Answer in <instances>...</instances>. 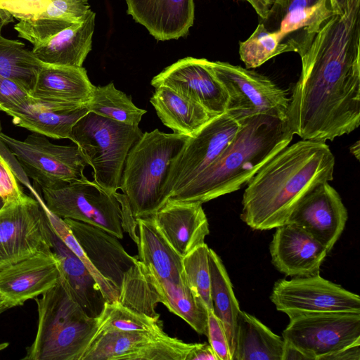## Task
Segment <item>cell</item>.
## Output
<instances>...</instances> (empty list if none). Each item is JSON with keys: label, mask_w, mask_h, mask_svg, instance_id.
<instances>
[{"label": "cell", "mask_w": 360, "mask_h": 360, "mask_svg": "<svg viewBox=\"0 0 360 360\" xmlns=\"http://www.w3.org/2000/svg\"><path fill=\"white\" fill-rule=\"evenodd\" d=\"M360 0L334 14L298 54L287 122L301 139L326 143L360 124Z\"/></svg>", "instance_id": "cell-1"}, {"label": "cell", "mask_w": 360, "mask_h": 360, "mask_svg": "<svg viewBox=\"0 0 360 360\" xmlns=\"http://www.w3.org/2000/svg\"><path fill=\"white\" fill-rule=\"evenodd\" d=\"M335 157L326 143L301 139L269 160L248 181L240 219L254 230L285 224L314 187L333 179Z\"/></svg>", "instance_id": "cell-2"}, {"label": "cell", "mask_w": 360, "mask_h": 360, "mask_svg": "<svg viewBox=\"0 0 360 360\" xmlns=\"http://www.w3.org/2000/svg\"><path fill=\"white\" fill-rule=\"evenodd\" d=\"M237 134L207 169L167 200L204 203L239 190L295 135L287 120L257 115L240 121Z\"/></svg>", "instance_id": "cell-3"}, {"label": "cell", "mask_w": 360, "mask_h": 360, "mask_svg": "<svg viewBox=\"0 0 360 360\" xmlns=\"http://www.w3.org/2000/svg\"><path fill=\"white\" fill-rule=\"evenodd\" d=\"M38 324L27 348V360H81L97 330V319L88 316L72 298L61 276L58 283L35 297Z\"/></svg>", "instance_id": "cell-4"}, {"label": "cell", "mask_w": 360, "mask_h": 360, "mask_svg": "<svg viewBox=\"0 0 360 360\" xmlns=\"http://www.w3.org/2000/svg\"><path fill=\"white\" fill-rule=\"evenodd\" d=\"M189 137L155 129L143 132L130 148L120 188L135 219L153 216L165 204L163 190L171 164Z\"/></svg>", "instance_id": "cell-5"}, {"label": "cell", "mask_w": 360, "mask_h": 360, "mask_svg": "<svg viewBox=\"0 0 360 360\" xmlns=\"http://www.w3.org/2000/svg\"><path fill=\"white\" fill-rule=\"evenodd\" d=\"M143 132L89 112L73 126L70 139L93 169L94 181L107 193L120 187L127 154Z\"/></svg>", "instance_id": "cell-6"}, {"label": "cell", "mask_w": 360, "mask_h": 360, "mask_svg": "<svg viewBox=\"0 0 360 360\" xmlns=\"http://www.w3.org/2000/svg\"><path fill=\"white\" fill-rule=\"evenodd\" d=\"M0 142L15 158L25 175L41 188L56 189L86 178L84 170L88 164L76 145L53 144L35 132L24 141L1 132Z\"/></svg>", "instance_id": "cell-7"}, {"label": "cell", "mask_w": 360, "mask_h": 360, "mask_svg": "<svg viewBox=\"0 0 360 360\" xmlns=\"http://www.w3.org/2000/svg\"><path fill=\"white\" fill-rule=\"evenodd\" d=\"M207 64L227 93V113L238 121L257 115L287 120L289 98L269 78L226 62Z\"/></svg>", "instance_id": "cell-8"}, {"label": "cell", "mask_w": 360, "mask_h": 360, "mask_svg": "<svg viewBox=\"0 0 360 360\" xmlns=\"http://www.w3.org/2000/svg\"><path fill=\"white\" fill-rule=\"evenodd\" d=\"M41 191L45 207L52 214L100 227L123 238L122 207L115 193H107L87 178Z\"/></svg>", "instance_id": "cell-9"}, {"label": "cell", "mask_w": 360, "mask_h": 360, "mask_svg": "<svg viewBox=\"0 0 360 360\" xmlns=\"http://www.w3.org/2000/svg\"><path fill=\"white\" fill-rule=\"evenodd\" d=\"M282 338L308 360H324L341 349L360 342V313L333 311L295 316L290 318Z\"/></svg>", "instance_id": "cell-10"}, {"label": "cell", "mask_w": 360, "mask_h": 360, "mask_svg": "<svg viewBox=\"0 0 360 360\" xmlns=\"http://www.w3.org/2000/svg\"><path fill=\"white\" fill-rule=\"evenodd\" d=\"M44 201L26 195L0 207V269L39 252H51Z\"/></svg>", "instance_id": "cell-11"}, {"label": "cell", "mask_w": 360, "mask_h": 360, "mask_svg": "<svg viewBox=\"0 0 360 360\" xmlns=\"http://www.w3.org/2000/svg\"><path fill=\"white\" fill-rule=\"evenodd\" d=\"M240 127V121L226 112L213 117L189 137L171 164L163 190L165 201L212 165L227 148Z\"/></svg>", "instance_id": "cell-12"}, {"label": "cell", "mask_w": 360, "mask_h": 360, "mask_svg": "<svg viewBox=\"0 0 360 360\" xmlns=\"http://www.w3.org/2000/svg\"><path fill=\"white\" fill-rule=\"evenodd\" d=\"M270 300L290 318L309 313H360V297L319 274L290 280L280 279L272 288Z\"/></svg>", "instance_id": "cell-13"}, {"label": "cell", "mask_w": 360, "mask_h": 360, "mask_svg": "<svg viewBox=\"0 0 360 360\" xmlns=\"http://www.w3.org/2000/svg\"><path fill=\"white\" fill-rule=\"evenodd\" d=\"M195 345L166 333L112 330L96 333L81 360H186Z\"/></svg>", "instance_id": "cell-14"}, {"label": "cell", "mask_w": 360, "mask_h": 360, "mask_svg": "<svg viewBox=\"0 0 360 360\" xmlns=\"http://www.w3.org/2000/svg\"><path fill=\"white\" fill-rule=\"evenodd\" d=\"M347 219L340 194L328 182H323L301 199L287 222L304 230L329 252L343 232Z\"/></svg>", "instance_id": "cell-15"}, {"label": "cell", "mask_w": 360, "mask_h": 360, "mask_svg": "<svg viewBox=\"0 0 360 360\" xmlns=\"http://www.w3.org/2000/svg\"><path fill=\"white\" fill-rule=\"evenodd\" d=\"M167 86L197 102L214 117L226 111L227 93L205 58L186 57L165 68L150 82Z\"/></svg>", "instance_id": "cell-16"}, {"label": "cell", "mask_w": 360, "mask_h": 360, "mask_svg": "<svg viewBox=\"0 0 360 360\" xmlns=\"http://www.w3.org/2000/svg\"><path fill=\"white\" fill-rule=\"evenodd\" d=\"M334 14L330 0H276L266 19L259 22L299 53Z\"/></svg>", "instance_id": "cell-17"}, {"label": "cell", "mask_w": 360, "mask_h": 360, "mask_svg": "<svg viewBox=\"0 0 360 360\" xmlns=\"http://www.w3.org/2000/svg\"><path fill=\"white\" fill-rule=\"evenodd\" d=\"M60 278L53 251L39 252L0 269V293L15 307L22 305L55 286Z\"/></svg>", "instance_id": "cell-18"}, {"label": "cell", "mask_w": 360, "mask_h": 360, "mask_svg": "<svg viewBox=\"0 0 360 360\" xmlns=\"http://www.w3.org/2000/svg\"><path fill=\"white\" fill-rule=\"evenodd\" d=\"M270 243L271 262L287 276L303 277L320 272L328 251L299 226L285 223L276 228Z\"/></svg>", "instance_id": "cell-19"}, {"label": "cell", "mask_w": 360, "mask_h": 360, "mask_svg": "<svg viewBox=\"0 0 360 360\" xmlns=\"http://www.w3.org/2000/svg\"><path fill=\"white\" fill-rule=\"evenodd\" d=\"M95 269L120 291L124 274L138 259L129 255L119 238L82 221L63 219Z\"/></svg>", "instance_id": "cell-20"}, {"label": "cell", "mask_w": 360, "mask_h": 360, "mask_svg": "<svg viewBox=\"0 0 360 360\" xmlns=\"http://www.w3.org/2000/svg\"><path fill=\"white\" fill-rule=\"evenodd\" d=\"M127 12L158 41L188 34L195 15L194 0H125Z\"/></svg>", "instance_id": "cell-21"}, {"label": "cell", "mask_w": 360, "mask_h": 360, "mask_svg": "<svg viewBox=\"0 0 360 360\" xmlns=\"http://www.w3.org/2000/svg\"><path fill=\"white\" fill-rule=\"evenodd\" d=\"M175 251L182 257L205 243L209 223L199 202L167 200L153 215Z\"/></svg>", "instance_id": "cell-22"}, {"label": "cell", "mask_w": 360, "mask_h": 360, "mask_svg": "<svg viewBox=\"0 0 360 360\" xmlns=\"http://www.w3.org/2000/svg\"><path fill=\"white\" fill-rule=\"evenodd\" d=\"M94 88L83 67L44 63L30 96L38 103L84 105Z\"/></svg>", "instance_id": "cell-23"}, {"label": "cell", "mask_w": 360, "mask_h": 360, "mask_svg": "<svg viewBox=\"0 0 360 360\" xmlns=\"http://www.w3.org/2000/svg\"><path fill=\"white\" fill-rule=\"evenodd\" d=\"M91 13L89 0H50L39 13L20 20L14 30L18 37L38 47L72 25L85 20Z\"/></svg>", "instance_id": "cell-24"}, {"label": "cell", "mask_w": 360, "mask_h": 360, "mask_svg": "<svg viewBox=\"0 0 360 360\" xmlns=\"http://www.w3.org/2000/svg\"><path fill=\"white\" fill-rule=\"evenodd\" d=\"M49 228L51 250L58 259L63 281L72 298L86 314L91 317H98L105 300L97 282L50 224Z\"/></svg>", "instance_id": "cell-25"}, {"label": "cell", "mask_w": 360, "mask_h": 360, "mask_svg": "<svg viewBox=\"0 0 360 360\" xmlns=\"http://www.w3.org/2000/svg\"><path fill=\"white\" fill-rule=\"evenodd\" d=\"M139 229L137 259L153 269L162 279L176 283L186 282L183 274L182 257L167 240L153 216L136 219Z\"/></svg>", "instance_id": "cell-26"}, {"label": "cell", "mask_w": 360, "mask_h": 360, "mask_svg": "<svg viewBox=\"0 0 360 360\" xmlns=\"http://www.w3.org/2000/svg\"><path fill=\"white\" fill-rule=\"evenodd\" d=\"M141 264L152 285L155 303L163 304L198 334L207 336L208 309L203 300L188 287L186 281L176 283L160 278L151 267Z\"/></svg>", "instance_id": "cell-27"}, {"label": "cell", "mask_w": 360, "mask_h": 360, "mask_svg": "<svg viewBox=\"0 0 360 360\" xmlns=\"http://www.w3.org/2000/svg\"><path fill=\"white\" fill-rule=\"evenodd\" d=\"M96 13L84 21L63 30L46 44L34 47L32 53L46 64L82 67L91 50Z\"/></svg>", "instance_id": "cell-28"}, {"label": "cell", "mask_w": 360, "mask_h": 360, "mask_svg": "<svg viewBox=\"0 0 360 360\" xmlns=\"http://www.w3.org/2000/svg\"><path fill=\"white\" fill-rule=\"evenodd\" d=\"M155 89L150 102L161 122L173 133L191 137L214 117L200 104L167 86Z\"/></svg>", "instance_id": "cell-29"}, {"label": "cell", "mask_w": 360, "mask_h": 360, "mask_svg": "<svg viewBox=\"0 0 360 360\" xmlns=\"http://www.w3.org/2000/svg\"><path fill=\"white\" fill-rule=\"evenodd\" d=\"M284 347L283 338L253 315L240 311L231 360H282Z\"/></svg>", "instance_id": "cell-30"}, {"label": "cell", "mask_w": 360, "mask_h": 360, "mask_svg": "<svg viewBox=\"0 0 360 360\" xmlns=\"http://www.w3.org/2000/svg\"><path fill=\"white\" fill-rule=\"evenodd\" d=\"M89 112L86 104L77 108L30 105L7 113L14 124L54 139H70L73 126Z\"/></svg>", "instance_id": "cell-31"}, {"label": "cell", "mask_w": 360, "mask_h": 360, "mask_svg": "<svg viewBox=\"0 0 360 360\" xmlns=\"http://www.w3.org/2000/svg\"><path fill=\"white\" fill-rule=\"evenodd\" d=\"M208 259L212 311L224 326L232 357L236 342L237 318L240 309L234 295L232 283L221 258L210 248Z\"/></svg>", "instance_id": "cell-32"}, {"label": "cell", "mask_w": 360, "mask_h": 360, "mask_svg": "<svg viewBox=\"0 0 360 360\" xmlns=\"http://www.w3.org/2000/svg\"><path fill=\"white\" fill-rule=\"evenodd\" d=\"M44 65L22 42L0 35V76L13 80L30 95Z\"/></svg>", "instance_id": "cell-33"}, {"label": "cell", "mask_w": 360, "mask_h": 360, "mask_svg": "<svg viewBox=\"0 0 360 360\" xmlns=\"http://www.w3.org/2000/svg\"><path fill=\"white\" fill-rule=\"evenodd\" d=\"M86 107L89 112L129 126H139L146 113L134 104L130 96L117 89L113 82L94 86Z\"/></svg>", "instance_id": "cell-34"}, {"label": "cell", "mask_w": 360, "mask_h": 360, "mask_svg": "<svg viewBox=\"0 0 360 360\" xmlns=\"http://www.w3.org/2000/svg\"><path fill=\"white\" fill-rule=\"evenodd\" d=\"M96 333L117 330L164 334L160 317H153L131 309L118 301L105 302L101 314L96 317Z\"/></svg>", "instance_id": "cell-35"}, {"label": "cell", "mask_w": 360, "mask_h": 360, "mask_svg": "<svg viewBox=\"0 0 360 360\" xmlns=\"http://www.w3.org/2000/svg\"><path fill=\"white\" fill-rule=\"evenodd\" d=\"M290 51L282 37L276 32L269 31L260 22L252 34L239 45L240 60L248 69L259 67L272 58Z\"/></svg>", "instance_id": "cell-36"}, {"label": "cell", "mask_w": 360, "mask_h": 360, "mask_svg": "<svg viewBox=\"0 0 360 360\" xmlns=\"http://www.w3.org/2000/svg\"><path fill=\"white\" fill-rule=\"evenodd\" d=\"M209 250L205 243L182 258L184 277L188 287L212 310L211 279L209 266Z\"/></svg>", "instance_id": "cell-37"}, {"label": "cell", "mask_w": 360, "mask_h": 360, "mask_svg": "<svg viewBox=\"0 0 360 360\" xmlns=\"http://www.w3.org/2000/svg\"><path fill=\"white\" fill-rule=\"evenodd\" d=\"M44 210L49 223L53 231L86 266L97 282L105 302H113L118 301L119 290L95 269L64 219L50 212L45 207V205Z\"/></svg>", "instance_id": "cell-38"}, {"label": "cell", "mask_w": 360, "mask_h": 360, "mask_svg": "<svg viewBox=\"0 0 360 360\" xmlns=\"http://www.w3.org/2000/svg\"><path fill=\"white\" fill-rule=\"evenodd\" d=\"M34 103V98L17 83L0 76V111L6 114L17 112Z\"/></svg>", "instance_id": "cell-39"}, {"label": "cell", "mask_w": 360, "mask_h": 360, "mask_svg": "<svg viewBox=\"0 0 360 360\" xmlns=\"http://www.w3.org/2000/svg\"><path fill=\"white\" fill-rule=\"evenodd\" d=\"M207 337L219 360H231V349L224 326L211 309H208Z\"/></svg>", "instance_id": "cell-40"}, {"label": "cell", "mask_w": 360, "mask_h": 360, "mask_svg": "<svg viewBox=\"0 0 360 360\" xmlns=\"http://www.w3.org/2000/svg\"><path fill=\"white\" fill-rule=\"evenodd\" d=\"M26 195L11 166L0 153V198L2 203L20 200Z\"/></svg>", "instance_id": "cell-41"}, {"label": "cell", "mask_w": 360, "mask_h": 360, "mask_svg": "<svg viewBox=\"0 0 360 360\" xmlns=\"http://www.w3.org/2000/svg\"><path fill=\"white\" fill-rule=\"evenodd\" d=\"M50 0H0V7L8 10L19 20L31 18L41 11Z\"/></svg>", "instance_id": "cell-42"}, {"label": "cell", "mask_w": 360, "mask_h": 360, "mask_svg": "<svg viewBox=\"0 0 360 360\" xmlns=\"http://www.w3.org/2000/svg\"><path fill=\"white\" fill-rule=\"evenodd\" d=\"M115 195L120 202L122 212V228L127 231L132 240L137 243L138 235L136 232L137 227L136 219L133 217L127 197L122 193H115Z\"/></svg>", "instance_id": "cell-43"}, {"label": "cell", "mask_w": 360, "mask_h": 360, "mask_svg": "<svg viewBox=\"0 0 360 360\" xmlns=\"http://www.w3.org/2000/svg\"><path fill=\"white\" fill-rule=\"evenodd\" d=\"M186 360H219L210 344L196 343Z\"/></svg>", "instance_id": "cell-44"}, {"label": "cell", "mask_w": 360, "mask_h": 360, "mask_svg": "<svg viewBox=\"0 0 360 360\" xmlns=\"http://www.w3.org/2000/svg\"><path fill=\"white\" fill-rule=\"evenodd\" d=\"M360 342L354 343L325 357L324 360H359Z\"/></svg>", "instance_id": "cell-45"}, {"label": "cell", "mask_w": 360, "mask_h": 360, "mask_svg": "<svg viewBox=\"0 0 360 360\" xmlns=\"http://www.w3.org/2000/svg\"><path fill=\"white\" fill-rule=\"evenodd\" d=\"M248 1L255 9L260 20L266 19L270 10L276 0H244Z\"/></svg>", "instance_id": "cell-46"}, {"label": "cell", "mask_w": 360, "mask_h": 360, "mask_svg": "<svg viewBox=\"0 0 360 360\" xmlns=\"http://www.w3.org/2000/svg\"><path fill=\"white\" fill-rule=\"evenodd\" d=\"M308 360L307 356L297 348L285 342L282 360Z\"/></svg>", "instance_id": "cell-47"}, {"label": "cell", "mask_w": 360, "mask_h": 360, "mask_svg": "<svg viewBox=\"0 0 360 360\" xmlns=\"http://www.w3.org/2000/svg\"><path fill=\"white\" fill-rule=\"evenodd\" d=\"M354 0H330L335 14L343 15L347 12Z\"/></svg>", "instance_id": "cell-48"}, {"label": "cell", "mask_w": 360, "mask_h": 360, "mask_svg": "<svg viewBox=\"0 0 360 360\" xmlns=\"http://www.w3.org/2000/svg\"><path fill=\"white\" fill-rule=\"evenodd\" d=\"M13 15L8 10L0 7V35L3 27L13 22Z\"/></svg>", "instance_id": "cell-49"}, {"label": "cell", "mask_w": 360, "mask_h": 360, "mask_svg": "<svg viewBox=\"0 0 360 360\" xmlns=\"http://www.w3.org/2000/svg\"><path fill=\"white\" fill-rule=\"evenodd\" d=\"M15 307L14 304L11 302L9 300L6 299L1 293H0V309H10L11 307Z\"/></svg>", "instance_id": "cell-50"}, {"label": "cell", "mask_w": 360, "mask_h": 360, "mask_svg": "<svg viewBox=\"0 0 360 360\" xmlns=\"http://www.w3.org/2000/svg\"><path fill=\"white\" fill-rule=\"evenodd\" d=\"M360 143L359 141L355 142L352 146H350V152L354 155L357 160H359L360 155Z\"/></svg>", "instance_id": "cell-51"}, {"label": "cell", "mask_w": 360, "mask_h": 360, "mask_svg": "<svg viewBox=\"0 0 360 360\" xmlns=\"http://www.w3.org/2000/svg\"><path fill=\"white\" fill-rule=\"evenodd\" d=\"M6 310H7V309H0V314H1L2 312H4V311H6Z\"/></svg>", "instance_id": "cell-52"}, {"label": "cell", "mask_w": 360, "mask_h": 360, "mask_svg": "<svg viewBox=\"0 0 360 360\" xmlns=\"http://www.w3.org/2000/svg\"><path fill=\"white\" fill-rule=\"evenodd\" d=\"M1 133V122H0V134Z\"/></svg>", "instance_id": "cell-53"}, {"label": "cell", "mask_w": 360, "mask_h": 360, "mask_svg": "<svg viewBox=\"0 0 360 360\" xmlns=\"http://www.w3.org/2000/svg\"><path fill=\"white\" fill-rule=\"evenodd\" d=\"M0 200L1 201V198H0ZM2 202V201H1Z\"/></svg>", "instance_id": "cell-54"}]
</instances>
